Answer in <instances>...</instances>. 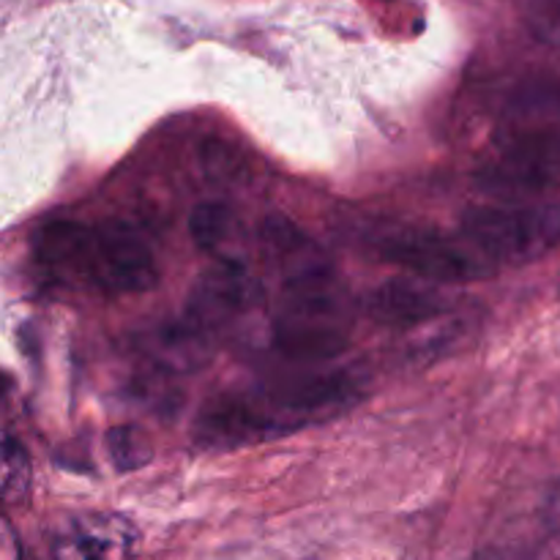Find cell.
Segmentation results:
<instances>
[{
	"label": "cell",
	"instance_id": "obj_12",
	"mask_svg": "<svg viewBox=\"0 0 560 560\" xmlns=\"http://www.w3.org/2000/svg\"><path fill=\"white\" fill-rule=\"evenodd\" d=\"M262 249L268 252L273 266L279 268L284 279L304 277V273L323 271V268H331L328 260L323 257L320 246L310 238L306 233H301L299 224H293L284 217H273L262 224Z\"/></svg>",
	"mask_w": 560,
	"mask_h": 560
},
{
	"label": "cell",
	"instance_id": "obj_10",
	"mask_svg": "<svg viewBox=\"0 0 560 560\" xmlns=\"http://www.w3.org/2000/svg\"><path fill=\"white\" fill-rule=\"evenodd\" d=\"M213 337H208L200 326L186 317L180 323H159L148 328L137 342V350L153 366H164L170 372H191L211 359Z\"/></svg>",
	"mask_w": 560,
	"mask_h": 560
},
{
	"label": "cell",
	"instance_id": "obj_2",
	"mask_svg": "<svg viewBox=\"0 0 560 560\" xmlns=\"http://www.w3.org/2000/svg\"><path fill=\"white\" fill-rule=\"evenodd\" d=\"M36 260L60 282L104 295L145 293L159 282L151 246L124 224H47L36 235Z\"/></svg>",
	"mask_w": 560,
	"mask_h": 560
},
{
	"label": "cell",
	"instance_id": "obj_9",
	"mask_svg": "<svg viewBox=\"0 0 560 560\" xmlns=\"http://www.w3.org/2000/svg\"><path fill=\"white\" fill-rule=\"evenodd\" d=\"M448 295L443 293V284L424 282V279H388L377 290L366 295V315L383 326L413 328L421 323H430L448 312Z\"/></svg>",
	"mask_w": 560,
	"mask_h": 560
},
{
	"label": "cell",
	"instance_id": "obj_16",
	"mask_svg": "<svg viewBox=\"0 0 560 560\" xmlns=\"http://www.w3.org/2000/svg\"><path fill=\"white\" fill-rule=\"evenodd\" d=\"M545 514H547V525H550L552 536H556V541L560 545V481L552 487L550 498H547Z\"/></svg>",
	"mask_w": 560,
	"mask_h": 560
},
{
	"label": "cell",
	"instance_id": "obj_1",
	"mask_svg": "<svg viewBox=\"0 0 560 560\" xmlns=\"http://www.w3.org/2000/svg\"><path fill=\"white\" fill-rule=\"evenodd\" d=\"M366 383L350 370H310L213 397L195 421L202 448L228 452L337 419L364 397Z\"/></svg>",
	"mask_w": 560,
	"mask_h": 560
},
{
	"label": "cell",
	"instance_id": "obj_15",
	"mask_svg": "<svg viewBox=\"0 0 560 560\" xmlns=\"http://www.w3.org/2000/svg\"><path fill=\"white\" fill-rule=\"evenodd\" d=\"M528 31L547 47L560 49V0H534L528 9Z\"/></svg>",
	"mask_w": 560,
	"mask_h": 560
},
{
	"label": "cell",
	"instance_id": "obj_5",
	"mask_svg": "<svg viewBox=\"0 0 560 560\" xmlns=\"http://www.w3.org/2000/svg\"><path fill=\"white\" fill-rule=\"evenodd\" d=\"M375 249L410 277L435 284L476 282L495 271L463 233L446 235L427 228H388L375 235Z\"/></svg>",
	"mask_w": 560,
	"mask_h": 560
},
{
	"label": "cell",
	"instance_id": "obj_14",
	"mask_svg": "<svg viewBox=\"0 0 560 560\" xmlns=\"http://www.w3.org/2000/svg\"><path fill=\"white\" fill-rule=\"evenodd\" d=\"M107 446L120 470L140 468L151 459V443L140 430H131V427H118V430L109 432Z\"/></svg>",
	"mask_w": 560,
	"mask_h": 560
},
{
	"label": "cell",
	"instance_id": "obj_13",
	"mask_svg": "<svg viewBox=\"0 0 560 560\" xmlns=\"http://www.w3.org/2000/svg\"><path fill=\"white\" fill-rule=\"evenodd\" d=\"M33 485V468L27 452L14 441V438H5L3 443V501L9 506L22 503L31 492Z\"/></svg>",
	"mask_w": 560,
	"mask_h": 560
},
{
	"label": "cell",
	"instance_id": "obj_7",
	"mask_svg": "<svg viewBox=\"0 0 560 560\" xmlns=\"http://www.w3.org/2000/svg\"><path fill=\"white\" fill-rule=\"evenodd\" d=\"M492 145L560 148V80H525L509 93Z\"/></svg>",
	"mask_w": 560,
	"mask_h": 560
},
{
	"label": "cell",
	"instance_id": "obj_11",
	"mask_svg": "<svg viewBox=\"0 0 560 560\" xmlns=\"http://www.w3.org/2000/svg\"><path fill=\"white\" fill-rule=\"evenodd\" d=\"M191 235L202 252L217 257L222 266H246L249 238L238 213L222 202H206L191 213Z\"/></svg>",
	"mask_w": 560,
	"mask_h": 560
},
{
	"label": "cell",
	"instance_id": "obj_4",
	"mask_svg": "<svg viewBox=\"0 0 560 560\" xmlns=\"http://www.w3.org/2000/svg\"><path fill=\"white\" fill-rule=\"evenodd\" d=\"M459 233L492 266L534 262L560 246V202L470 208Z\"/></svg>",
	"mask_w": 560,
	"mask_h": 560
},
{
	"label": "cell",
	"instance_id": "obj_6",
	"mask_svg": "<svg viewBox=\"0 0 560 560\" xmlns=\"http://www.w3.org/2000/svg\"><path fill=\"white\" fill-rule=\"evenodd\" d=\"M262 304H266V295L249 268L217 262V268L200 277V282L191 290L186 317L200 326L208 337H213V334L241 328V323L262 310Z\"/></svg>",
	"mask_w": 560,
	"mask_h": 560
},
{
	"label": "cell",
	"instance_id": "obj_8",
	"mask_svg": "<svg viewBox=\"0 0 560 560\" xmlns=\"http://www.w3.org/2000/svg\"><path fill=\"white\" fill-rule=\"evenodd\" d=\"M137 545L140 539L129 520L88 512L60 525L49 560H137Z\"/></svg>",
	"mask_w": 560,
	"mask_h": 560
},
{
	"label": "cell",
	"instance_id": "obj_3",
	"mask_svg": "<svg viewBox=\"0 0 560 560\" xmlns=\"http://www.w3.org/2000/svg\"><path fill=\"white\" fill-rule=\"evenodd\" d=\"M271 326L277 348L293 361L320 364L342 353L350 339L353 312L331 268L284 279Z\"/></svg>",
	"mask_w": 560,
	"mask_h": 560
}]
</instances>
